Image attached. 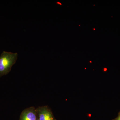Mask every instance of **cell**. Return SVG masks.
I'll list each match as a JSON object with an SVG mask.
<instances>
[{
  "label": "cell",
  "instance_id": "3",
  "mask_svg": "<svg viewBox=\"0 0 120 120\" xmlns=\"http://www.w3.org/2000/svg\"><path fill=\"white\" fill-rule=\"evenodd\" d=\"M37 113L36 109L31 106L25 109L20 116V120H37Z\"/></svg>",
  "mask_w": 120,
  "mask_h": 120
},
{
  "label": "cell",
  "instance_id": "1",
  "mask_svg": "<svg viewBox=\"0 0 120 120\" xmlns=\"http://www.w3.org/2000/svg\"><path fill=\"white\" fill-rule=\"evenodd\" d=\"M17 53L3 51L0 56V77L8 74L17 60Z\"/></svg>",
  "mask_w": 120,
  "mask_h": 120
},
{
  "label": "cell",
  "instance_id": "4",
  "mask_svg": "<svg viewBox=\"0 0 120 120\" xmlns=\"http://www.w3.org/2000/svg\"><path fill=\"white\" fill-rule=\"evenodd\" d=\"M116 120H120V114L118 116V117L117 118Z\"/></svg>",
  "mask_w": 120,
  "mask_h": 120
},
{
  "label": "cell",
  "instance_id": "5",
  "mask_svg": "<svg viewBox=\"0 0 120 120\" xmlns=\"http://www.w3.org/2000/svg\"><path fill=\"white\" fill-rule=\"evenodd\" d=\"M37 120H38V119H37Z\"/></svg>",
  "mask_w": 120,
  "mask_h": 120
},
{
  "label": "cell",
  "instance_id": "2",
  "mask_svg": "<svg viewBox=\"0 0 120 120\" xmlns=\"http://www.w3.org/2000/svg\"><path fill=\"white\" fill-rule=\"evenodd\" d=\"M36 110L39 120H54L52 112L48 106H39Z\"/></svg>",
  "mask_w": 120,
  "mask_h": 120
}]
</instances>
